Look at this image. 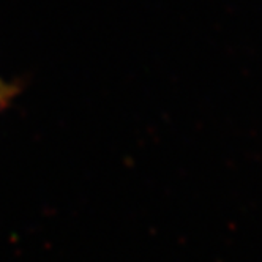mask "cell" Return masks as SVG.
Wrapping results in <instances>:
<instances>
[{"mask_svg": "<svg viewBox=\"0 0 262 262\" xmlns=\"http://www.w3.org/2000/svg\"><path fill=\"white\" fill-rule=\"evenodd\" d=\"M17 92H19V89H17L16 84H10L0 78V112L10 106L13 98L17 95Z\"/></svg>", "mask_w": 262, "mask_h": 262, "instance_id": "1", "label": "cell"}]
</instances>
